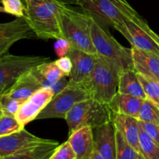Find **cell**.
<instances>
[{
	"instance_id": "6da1fadb",
	"label": "cell",
	"mask_w": 159,
	"mask_h": 159,
	"mask_svg": "<svg viewBox=\"0 0 159 159\" xmlns=\"http://www.w3.org/2000/svg\"><path fill=\"white\" fill-rule=\"evenodd\" d=\"M25 18L36 37L43 40L65 38L61 28V3L55 0H24Z\"/></svg>"
},
{
	"instance_id": "7a4b0ae2",
	"label": "cell",
	"mask_w": 159,
	"mask_h": 159,
	"mask_svg": "<svg viewBox=\"0 0 159 159\" xmlns=\"http://www.w3.org/2000/svg\"><path fill=\"white\" fill-rule=\"evenodd\" d=\"M89 16V27L93 45L97 54L114 65L120 71L134 70L131 49L121 45L93 16Z\"/></svg>"
},
{
	"instance_id": "3957f363",
	"label": "cell",
	"mask_w": 159,
	"mask_h": 159,
	"mask_svg": "<svg viewBox=\"0 0 159 159\" xmlns=\"http://www.w3.org/2000/svg\"><path fill=\"white\" fill-rule=\"evenodd\" d=\"M119 73L114 65L97 54L94 68L82 86L90 98L110 104L117 93Z\"/></svg>"
},
{
	"instance_id": "277c9868",
	"label": "cell",
	"mask_w": 159,
	"mask_h": 159,
	"mask_svg": "<svg viewBox=\"0 0 159 159\" xmlns=\"http://www.w3.org/2000/svg\"><path fill=\"white\" fill-rule=\"evenodd\" d=\"M61 28L71 48L92 54H97L93 45L89 27V16L62 5L61 7Z\"/></svg>"
},
{
	"instance_id": "5b68a950",
	"label": "cell",
	"mask_w": 159,
	"mask_h": 159,
	"mask_svg": "<svg viewBox=\"0 0 159 159\" xmlns=\"http://www.w3.org/2000/svg\"><path fill=\"white\" fill-rule=\"evenodd\" d=\"M69 134L85 126L93 129L113 121V112L110 105L89 98L78 102L65 117Z\"/></svg>"
},
{
	"instance_id": "8992f818",
	"label": "cell",
	"mask_w": 159,
	"mask_h": 159,
	"mask_svg": "<svg viewBox=\"0 0 159 159\" xmlns=\"http://www.w3.org/2000/svg\"><path fill=\"white\" fill-rule=\"evenodd\" d=\"M43 56H18L6 54L0 57V91L5 93L16 81L36 67L50 61Z\"/></svg>"
},
{
	"instance_id": "52a82bcc",
	"label": "cell",
	"mask_w": 159,
	"mask_h": 159,
	"mask_svg": "<svg viewBox=\"0 0 159 159\" xmlns=\"http://www.w3.org/2000/svg\"><path fill=\"white\" fill-rule=\"evenodd\" d=\"M83 12L93 16L102 26L115 28L130 17L138 16L134 9H129L112 0H79Z\"/></svg>"
},
{
	"instance_id": "ba28073f",
	"label": "cell",
	"mask_w": 159,
	"mask_h": 159,
	"mask_svg": "<svg viewBox=\"0 0 159 159\" xmlns=\"http://www.w3.org/2000/svg\"><path fill=\"white\" fill-rule=\"evenodd\" d=\"M115 30L120 33L132 47L159 57V44L154 37L155 32L139 15L127 19Z\"/></svg>"
},
{
	"instance_id": "9c48e42d",
	"label": "cell",
	"mask_w": 159,
	"mask_h": 159,
	"mask_svg": "<svg viewBox=\"0 0 159 159\" xmlns=\"http://www.w3.org/2000/svg\"><path fill=\"white\" fill-rule=\"evenodd\" d=\"M90 98L89 94L82 85L68 82L64 89L59 92L42 110L36 120L60 118L65 119L68 112L78 102Z\"/></svg>"
},
{
	"instance_id": "30bf717a",
	"label": "cell",
	"mask_w": 159,
	"mask_h": 159,
	"mask_svg": "<svg viewBox=\"0 0 159 159\" xmlns=\"http://www.w3.org/2000/svg\"><path fill=\"white\" fill-rule=\"evenodd\" d=\"M35 37L25 16L17 17L9 23H0V57L7 54L9 48L16 42Z\"/></svg>"
},
{
	"instance_id": "8fae6325",
	"label": "cell",
	"mask_w": 159,
	"mask_h": 159,
	"mask_svg": "<svg viewBox=\"0 0 159 159\" xmlns=\"http://www.w3.org/2000/svg\"><path fill=\"white\" fill-rule=\"evenodd\" d=\"M49 141L50 139L35 136L24 128L12 134L0 136V156H9Z\"/></svg>"
},
{
	"instance_id": "7c38bea8",
	"label": "cell",
	"mask_w": 159,
	"mask_h": 159,
	"mask_svg": "<svg viewBox=\"0 0 159 159\" xmlns=\"http://www.w3.org/2000/svg\"><path fill=\"white\" fill-rule=\"evenodd\" d=\"M67 56L70 57L72 62L69 83L82 85L94 68L97 54H92L71 48Z\"/></svg>"
},
{
	"instance_id": "4fadbf2b",
	"label": "cell",
	"mask_w": 159,
	"mask_h": 159,
	"mask_svg": "<svg viewBox=\"0 0 159 159\" xmlns=\"http://www.w3.org/2000/svg\"><path fill=\"white\" fill-rule=\"evenodd\" d=\"M94 149L105 159L116 158V128L113 121L93 129Z\"/></svg>"
},
{
	"instance_id": "5bb4252c",
	"label": "cell",
	"mask_w": 159,
	"mask_h": 159,
	"mask_svg": "<svg viewBox=\"0 0 159 159\" xmlns=\"http://www.w3.org/2000/svg\"><path fill=\"white\" fill-rule=\"evenodd\" d=\"M134 71L148 79L159 80V57L141 49L131 47Z\"/></svg>"
},
{
	"instance_id": "9a60e30c",
	"label": "cell",
	"mask_w": 159,
	"mask_h": 159,
	"mask_svg": "<svg viewBox=\"0 0 159 159\" xmlns=\"http://www.w3.org/2000/svg\"><path fill=\"white\" fill-rule=\"evenodd\" d=\"M68 141L77 155V159H89L94 151L93 129L85 126L69 134Z\"/></svg>"
},
{
	"instance_id": "2e32d148",
	"label": "cell",
	"mask_w": 159,
	"mask_h": 159,
	"mask_svg": "<svg viewBox=\"0 0 159 159\" xmlns=\"http://www.w3.org/2000/svg\"><path fill=\"white\" fill-rule=\"evenodd\" d=\"M113 123L127 143L140 154L139 120L133 116L113 113Z\"/></svg>"
},
{
	"instance_id": "e0dca14e",
	"label": "cell",
	"mask_w": 159,
	"mask_h": 159,
	"mask_svg": "<svg viewBox=\"0 0 159 159\" xmlns=\"http://www.w3.org/2000/svg\"><path fill=\"white\" fill-rule=\"evenodd\" d=\"M41 88V84L31 70L22 75L5 94L23 102Z\"/></svg>"
},
{
	"instance_id": "ac0fdd59",
	"label": "cell",
	"mask_w": 159,
	"mask_h": 159,
	"mask_svg": "<svg viewBox=\"0 0 159 159\" xmlns=\"http://www.w3.org/2000/svg\"><path fill=\"white\" fill-rule=\"evenodd\" d=\"M143 101L139 98L117 92L109 105L113 113L127 115L138 119Z\"/></svg>"
},
{
	"instance_id": "d6986e66",
	"label": "cell",
	"mask_w": 159,
	"mask_h": 159,
	"mask_svg": "<svg viewBox=\"0 0 159 159\" xmlns=\"http://www.w3.org/2000/svg\"><path fill=\"white\" fill-rule=\"evenodd\" d=\"M117 92L139 98L143 100L147 99L138 74L134 70L120 71L119 73Z\"/></svg>"
},
{
	"instance_id": "ffe728a7",
	"label": "cell",
	"mask_w": 159,
	"mask_h": 159,
	"mask_svg": "<svg viewBox=\"0 0 159 159\" xmlns=\"http://www.w3.org/2000/svg\"><path fill=\"white\" fill-rule=\"evenodd\" d=\"M58 145L59 143L57 141L50 140L44 144L30 148L9 156L3 157L2 159H49Z\"/></svg>"
},
{
	"instance_id": "44dd1931",
	"label": "cell",
	"mask_w": 159,
	"mask_h": 159,
	"mask_svg": "<svg viewBox=\"0 0 159 159\" xmlns=\"http://www.w3.org/2000/svg\"><path fill=\"white\" fill-rule=\"evenodd\" d=\"M140 154L144 159H159V144L140 126Z\"/></svg>"
},
{
	"instance_id": "7402d4cb",
	"label": "cell",
	"mask_w": 159,
	"mask_h": 159,
	"mask_svg": "<svg viewBox=\"0 0 159 159\" xmlns=\"http://www.w3.org/2000/svg\"><path fill=\"white\" fill-rule=\"evenodd\" d=\"M41 111L42 110L38 106L31 102L30 99H27L21 104L15 117L22 125L25 127L31 121L37 119V116Z\"/></svg>"
},
{
	"instance_id": "603a6c76",
	"label": "cell",
	"mask_w": 159,
	"mask_h": 159,
	"mask_svg": "<svg viewBox=\"0 0 159 159\" xmlns=\"http://www.w3.org/2000/svg\"><path fill=\"white\" fill-rule=\"evenodd\" d=\"M34 71L36 74L52 84L56 83L65 76L63 72L55 65L54 61H48L41 64L39 66L34 68Z\"/></svg>"
},
{
	"instance_id": "cb8c5ba5",
	"label": "cell",
	"mask_w": 159,
	"mask_h": 159,
	"mask_svg": "<svg viewBox=\"0 0 159 159\" xmlns=\"http://www.w3.org/2000/svg\"><path fill=\"white\" fill-rule=\"evenodd\" d=\"M138 120L159 124V107L149 99H144L140 109Z\"/></svg>"
},
{
	"instance_id": "d4e9b609",
	"label": "cell",
	"mask_w": 159,
	"mask_h": 159,
	"mask_svg": "<svg viewBox=\"0 0 159 159\" xmlns=\"http://www.w3.org/2000/svg\"><path fill=\"white\" fill-rule=\"evenodd\" d=\"M116 159H137L139 153L134 149L123 135L116 129Z\"/></svg>"
},
{
	"instance_id": "484cf974",
	"label": "cell",
	"mask_w": 159,
	"mask_h": 159,
	"mask_svg": "<svg viewBox=\"0 0 159 159\" xmlns=\"http://www.w3.org/2000/svg\"><path fill=\"white\" fill-rule=\"evenodd\" d=\"M15 116H4L0 118V136L12 134L24 129Z\"/></svg>"
},
{
	"instance_id": "4316f807",
	"label": "cell",
	"mask_w": 159,
	"mask_h": 159,
	"mask_svg": "<svg viewBox=\"0 0 159 159\" xmlns=\"http://www.w3.org/2000/svg\"><path fill=\"white\" fill-rule=\"evenodd\" d=\"M23 103L17 99L3 94L0 97V107L4 116H15L20 106Z\"/></svg>"
},
{
	"instance_id": "83f0119b",
	"label": "cell",
	"mask_w": 159,
	"mask_h": 159,
	"mask_svg": "<svg viewBox=\"0 0 159 159\" xmlns=\"http://www.w3.org/2000/svg\"><path fill=\"white\" fill-rule=\"evenodd\" d=\"M6 13L22 17L25 16V5L21 0H0Z\"/></svg>"
},
{
	"instance_id": "f1b7e54d",
	"label": "cell",
	"mask_w": 159,
	"mask_h": 159,
	"mask_svg": "<svg viewBox=\"0 0 159 159\" xmlns=\"http://www.w3.org/2000/svg\"><path fill=\"white\" fill-rule=\"evenodd\" d=\"M49 159H77V155L67 141L57 146Z\"/></svg>"
},
{
	"instance_id": "f546056e",
	"label": "cell",
	"mask_w": 159,
	"mask_h": 159,
	"mask_svg": "<svg viewBox=\"0 0 159 159\" xmlns=\"http://www.w3.org/2000/svg\"><path fill=\"white\" fill-rule=\"evenodd\" d=\"M138 77L139 79L140 82H141V84L142 85V88L144 89L147 99L152 101V102H154L155 105L159 107V99L151 81L148 78L144 77V76L141 75L140 74H138Z\"/></svg>"
},
{
	"instance_id": "4dcf8cb0",
	"label": "cell",
	"mask_w": 159,
	"mask_h": 159,
	"mask_svg": "<svg viewBox=\"0 0 159 159\" xmlns=\"http://www.w3.org/2000/svg\"><path fill=\"white\" fill-rule=\"evenodd\" d=\"M54 52L56 53L57 57H61L67 56L71 48V45L66 38H61L57 39V41L54 43Z\"/></svg>"
},
{
	"instance_id": "1f68e13d",
	"label": "cell",
	"mask_w": 159,
	"mask_h": 159,
	"mask_svg": "<svg viewBox=\"0 0 159 159\" xmlns=\"http://www.w3.org/2000/svg\"><path fill=\"white\" fill-rule=\"evenodd\" d=\"M139 124L141 128L159 144V124L140 120Z\"/></svg>"
},
{
	"instance_id": "d6a6232c",
	"label": "cell",
	"mask_w": 159,
	"mask_h": 159,
	"mask_svg": "<svg viewBox=\"0 0 159 159\" xmlns=\"http://www.w3.org/2000/svg\"><path fill=\"white\" fill-rule=\"evenodd\" d=\"M54 63L58 67L59 69L63 72L65 76L69 77L70 73L72 69V62L68 56L59 57L57 60L54 61Z\"/></svg>"
},
{
	"instance_id": "836d02e7",
	"label": "cell",
	"mask_w": 159,
	"mask_h": 159,
	"mask_svg": "<svg viewBox=\"0 0 159 159\" xmlns=\"http://www.w3.org/2000/svg\"><path fill=\"white\" fill-rule=\"evenodd\" d=\"M112 1L118 3V4H120V6H124V7L127 8V9H134V8L132 7L131 6H130V4H129L128 2H127V0H112Z\"/></svg>"
},
{
	"instance_id": "e575fe53",
	"label": "cell",
	"mask_w": 159,
	"mask_h": 159,
	"mask_svg": "<svg viewBox=\"0 0 159 159\" xmlns=\"http://www.w3.org/2000/svg\"><path fill=\"white\" fill-rule=\"evenodd\" d=\"M61 4L66 5V6H71V5H78L79 0H55Z\"/></svg>"
},
{
	"instance_id": "d590c367",
	"label": "cell",
	"mask_w": 159,
	"mask_h": 159,
	"mask_svg": "<svg viewBox=\"0 0 159 159\" xmlns=\"http://www.w3.org/2000/svg\"><path fill=\"white\" fill-rule=\"evenodd\" d=\"M89 159H105L98 152H96V150L94 149L93 152L92 153V155H90V157L89 158Z\"/></svg>"
},
{
	"instance_id": "8d00e7d4",
	"label": "cell",
	"mask_w": 159,
	"mask_h": 159,
	"mask_svg": "<svg viewBox=\"0 0 159 159\" xmlns=\"http://www.w3.org/2000/svg\"><path fill=\"white\" fill-rule=\"evenodd\" d=\"M154 37H155V40H156L157 41V43H158L159 44V35L158 34H157L156 33H154Z\"/></svg>"
},
{
	"instance_id": "74e56055",
	"label": "cell",
	"mask_w": 159,
	"mask_h": 159,
	"mask_svg": "<svg viewBox=\"0 0 159 159\" xmlns=\"http://www.w3.org/2000/svg\"><path fill=\"white\" fill-rule=\"evenodd\" d=\"M0 12H5V9L2 6H0Z\"/></svg>"
},
{
	"instance_id": "f35d334b",
	"label": "cell",
	"mask_w": 159,
	"mask_h": 159,
	"mask_svg": "<svg viewBox=\"0 0 159 159\" xmlns=\"http://www.w3.org/2000/svg\"><path fill=\"white\" fill-rule=\"evenodd\" d=\"M137 159H144V158H143V157H142V155H141V154H139V155H138V158H137Z\"/></svg>"
},
{
	"instance_id": "ab89813d",
	"label": "cell",
	"mask_w": 159,
	"mask_h": 159,
	"mask_svg": "<svg viewBox=\"0 0 159 159\" xmlns=\"http://www.w3.org/2000/svg\"><path fill=\"white\" fill-rule=\"evenodd\" d=\"M2 116H3V113H2V111L1 107H0V118H1Z\"/></svg>"
},
{
	"instance_id": "60d3db41",
	"label": "cell",
	"mask_w": 159,
	"mask_h": 159,
	"mask_svg": "<svg viewBox=\"0 0 159 159\" xmlns=\"http://www.w3.org/2000/svg\"><path fill=\"white\" fill-rule=\"evenodd\" d=\"M3 94H5V93H4V92H2V91H0V97H1V96H2Z\"/></svg>"
},
{
	"instance_id": "b9f144b4",
	"label": "cell",
	"mask_w": 159,
	"mask_h": 159,
	"mask_svg": "<svg viewBox=\"0 0 159 159\" xmlns=\"http://www.w3.org/2000/svg\"><path fill=\"white\" fill-rule=\"evenodd\" d=\"M0 159H2V157L1 156H0Z\"/></svg>"
}]
</instances>
